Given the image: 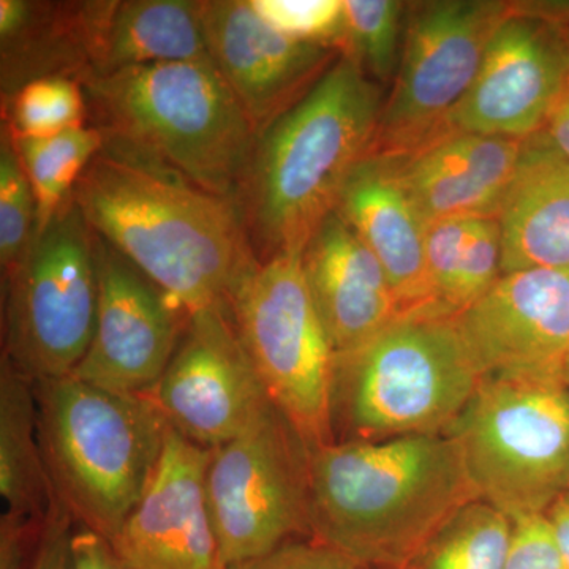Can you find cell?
Returning <instances> with one entry per match:
<instances>
[{
	"mask_svg": "<svg viewBox=\"0 0 569 569\" xmlns=\"http://www.w3.org/2000/svg\"><path fill=\"white\" fill-rule=\"evenodd\" d=\"M505 569H569L545 516L516 520Z\"/></svg>",
	"mask_w": 569,
	"mask_h": 569,
	"instance_id": "obj_33",
	"label": "cell"
},
{
	"mask_svg": "<svg viewBox=\"0 0 569 569\" xmlns=\"http://www.w3.org/2000/svg\"><path fill=\"white\" fill-rule=\"evenodd\" d=\"M550 533L569 568V489L561 493L545 515Z\"/></svg>",
	"mask_w": 569,
	"mask_h": 569,
	"instance_id": "obj_38",
	"label": "cell"
},
{
	"mask_svg": "<svg viewBox=\"0 0 569 569\" xmlns=\"http://www.w3.org/2000/svg\"><path fill=\"white\" fill-rule=\"evenodd\" d=\"M515 522L488 501L463 505L400 569H505Z\"/></svg>",
	"mask_w": 569,
	"mask_h": 569,
	"instance_id": "obj_26",
	"label": "cell"
},
{
	"mask_svg": "<svg viewBox=\"0 0 569 569\" xmlns=\"http://www.w3.org/2000/svg\"><path fill=\"white\" fill-rule=\"evenodd\" d=\"M511 9L505 0L408 3L399 69L369 153L406 157L451 132L449 119Z\"/></svg>",
	"mask_w": 569,
	"mask_h": 569,
	"instance_id": "obj_10",
	"label": "cell"
},
{
	"mask_svg": "<svg viewBox=\"0 0 569 569\" xmlns=\"http://www.w3.org/2000/svg\"><path fill=\"white\" fill-rule=\"evenodd\" d=\"M149 400L171 429L204 449L233 440L272 406L230 307L193 313Z\"/></svg>",
	"mask_w": 569,
	"mask_h": 569,
	"instance_id": "obj_13",
	"label": "cell"
},
{
	"mask_svg": "<svg viewBox=\"0 0 569 569\" xmlns=\"http://www.w3.org/2000/svg\"><path fill=\"white\" fill-rule=\"evenodd\" d=\"M71 569H126L110 541L91 530L74 529L71 537Z\"/></svg>",
	"mask_w": 569,
	"mask_h": 569,
	"instance_id": "obj_36",
	"label": "cell"
},
{
	"mask_svg": "<svg viewBox=\"0 0 569 569\" xmlns=\"http://www.w3.org/2000/svg\"><path fill=\"white\" fill-rule=\"evenodd\" d=\"M445 433L335 441L309 452L310 537L369 569H400L477 500Z\"/></svg>",
	"mask_w": 569,
	"mask_h": 569,
	"instance_id": "obj_2",
	"label": "cell"
},
{
	"mask_svg": "<svg viewBox=\"0 0 569 569\" xmlns=\"http://www.w3.org/2000/svg\"><path fill=\"white\" fill-rule=\"evenodd\" d=\"M3 126L17 138H44L88 126V103L81 82L41 78L22 86L2 103Z\"/></svg>",
	"mask_w": 569,
	"mask_h": 569,
	"instance_id": "obj_29",
	"label": "cell"
},
{
	"mask_svg": "<svg viewBox=\"0 0 569 569\" xmlns=\"http://www.w3.org/2000/svg\"><path fill=\"white\" fill-rule=\"evenodd\" d=\"M567 387L569 388V361H568V369H567Z\"/></svg>",
	"mask_w": 569,
	"mask_h": 569,
	"instance_id": "obj_40",
	"label": "cell"
},
{
	"mask_svg": "<svg viewBox=\"0 0 569 569\" xmlns=\"http://www.w3.org/2000/svg\"><path fill=\"white\" fill-rule=\"evenodd\" d=\"M336 212L376 254L402 316L443 313L427 272V223L402 181L399 157L367 153L343 183Z\"/></svg>",
	"mask_w": 569,
	"mask_h": 569,
	"instance_id": "obj_18",
	"label": "cell"
},
{
	"mask_svg": "<svg viewBox=\"0 0 569 569\" xmlns=\"http://www.w3.org/2000/svg\"><path fill=\"white\" fill-rule=\"evenodd\" d=\"M47 520L20 518L2 512L0 569H31Z\"/></svg>",
	"mask_w": 569,
	"mask_h": 569,
	"instance_id": "obj_34",
	"label": "cell"
},
{
	"mask_svg": "<svg viewBox=\"0 0 569 569\" xmlns=\"http://www.w3.org/2000/svg\"><path fill=\"white\" fill-rule=\"evenodd\" d=\"M497 219L503 274L569 271V160L541 130L523 140Z\"/></svg>",
	"mask_w": 569,
	"mask_h": 569,
	"instance_id": "obj_21",
	"label": "cell"
},
{
	"mask_svg": "<svg viewBox=\"0 0 569 569\" xmlns=\"http://www.w3.org/2000/svg\"><path fill=\"white\" fill-rule=\"evenodd\" d=\"M11 138L32 186L40 233L70 200L86 168L102 151L104 138L89 123L51 137Z\"/></svg>",
	"mask_w": 569,
	"mask_h": 569,
	"instance_id": "obj_27",
	"label": "cell"
},
{
	"mask_svg": "<svg viewBox=\"0 0 569 569\" xmlns=\"http://www.w3.org/2000/svg\"><path fill=\"white\" fill-rule=\"evenodd\" d=\"M253 9L284 36L339 48L343 0H250Z\"/></svg>",
	"mask_w": 569,
	"mask_h": 569,
	"instance_id": "obj_31",
	"label": "cell"
},
{
	"mask_svg": "<svg viewBox=\"0 0 569 569\" xmlns=\"http://www.w3.org/2000/svg\"><path fill=\"white\" fill-rule=\"evenodd\" d=\"M426 261L438 309L460 316L503 274L497 217H452L427 223Z\"/></svg>",
	"mask_w": 569,
	"mask_h": 569,
	"instance_id": "obj_25",
	"label": "cell"
},
{
	"mask_svg": "<svg viewBox=\"0 0 569 569\" xmlns=\"http://www.w3.org/2000/svg\"><path fill=\"white\" fill-rule=\"evenodd\" d=\"M96 253V329L71 376L108 391L148 396L173 359L189 317L97 234Z\"/></svg>",
	"mask_w": 569,
	"mask_h": 569,
	"instance_id": "obj_15",
	"label": "cell"
},
{
	"mask_svg": "<svg viewBox=\"0 0 569 569\" xmlns=\"http://www.w3.org/2000/svg\"><path fill=\"white\" fill-rule=\"evenodd\" d=\"M302 266L336 355L362 346L402 316L376 254L336 211L306 246Z\"/></svg>",
	"mask_w": 569,
	"mask_h": 569,
	"instance_id": "obj_19",
	"label": "cell"
},
{
	"mask_svg": "<svg viewBox=\"0 0 569 569\" xmlns=\"http://www.w3.org/2000/svg\"><path fill=\"white\" fill-rule=\"evenodd\" d=\"M91 2L0 0L2 103L28 82L91 74Z\"/></svg>",
	"mask_w": 569,
	"mask_h": 569,
	"instance_id": "obj_23",
	"label": "cell"
},
{
	"mask_svg": "<svg viewBox=\"0 0 569 569\" xmlns=\"http://www.w3.org/2000/svg\"><path fill=\"white\" fill-rule=\"evenodd\" d=\"M523 140L449 132L399 157L400 176L426 223L498 217Z\"/></svg>",
	"mask_w": 569,
	"mask_h": 569,
	"instance_id": "obj_20",
	"label": "cell"
},
{
	"mask_svg": "<svg viewBox=\"0 0 569 569\" xmlns=\"http://www.w3.org/2000/svg\"><path fill=\"white\" fill-rule=\"evenodd\" d=\"M71 198L93 233L187 317L230 307L258 261L234 201L132 153L103 146Z\"/></svg>",
	"mask_w": 569,
	"mask_h": 569,
	"instance_id": "obj_1",
	"label": "cell"
},
{
	"mask_svg": "<svg viewBox=\"0 0 569 569\" xmlns=\"http://www.w3.org/2000/svg\"><path fill=\"white\" fill-rule=\"evenodd\" d=\"M568 56H569V29H568ZM567 91H569V66H568V86Z\"/></svg>",
	"mask_w": 569,
	"mask_h": 569,
	"instance_id": "obj_39",
	"label": "cell"
},
{
	"mask_svg": "<svg viewBox=\"0 0 569 569\" xmlns=\"http://www.w3.org/2000/svg\"><path fill=\"white\" fill-rule=\"evenodd\" d=\"M568 29L569 2H512L449 130L515 140L542 130L567 91Z\"/></svg>",
	"mask_w": 569,
	"mask_h": 569,
	"instance_id": "obj_12",
	"label": "cell"
},
{
	"mask_svg": "<svg viewBox=\"0 0 569 569\" xmlns=\"http://www.w3.org/2000/svg\"><path fill=\"white\" fill-rule=\"evenodd\" d=\"M479 381L458 317L400 316L362 346L336 355V441L445 433Z\"/></svg>",
	"mask_w": 569,
	"mask_h": 569,
	"instance_id": "obj_6",
	"label": "cell"
},
{
	"mask_svg": "<svg viewBox=\"0 0 569 569\" xmlns=\"http://www.w3.org/2000/svg\"><path fill=\"white\" fill-rule=\"evenodd\" d=\"M37 236V203L6 126L0 134V266L2 279L24 260Z\"/></svg>",
	"mask_w": 569,
	"mask_h": 569,
	"instance_id": "obj_30",
	"label": "cell"
},
{
	"mask_svg": "<svg viewBox=\"0 0 569 569\" xmlns=\"http://www.w3.org/2000/svg\"><path fill=\"white\" fill-rule=\"evenodd\" d=\"M204 485L227 568L310 537L309 449L272 406L209 449Z\"/></svg>",
	"mask_w": 569,
	"mask_h": 569,
	"instance_id": "obj_11",
	"label": "cell"
},
{
	"mask_svg": "<svg viewBox=\"0 0 569 569\" xmlns=\"http://www.w3.org/2000/svg\"><path fill=\"white\" fill-rule=\"evenodd\" d=\"M230 313L272 407L309 452L335 443L336 351L310 295L302 253L257 261L236 288Z\"/></svg>",
	"mask_w": 569,
	"mask_h": 569,
	"instance_id": "obj_8",
	"label": "cell"
},
{
	"mask_svg": "<svg viewBox=\"0 0 569 569\" xmlns=\"http://www.w3.org/2000/svg\"><path fill=\"white\" fill-rule=\"evenodd\" d=\"M91 26L88 78L152 63L212 62L201 0H96Z\"/></svg>",
	"mask_w": 569,
	"mask_h": 569,
	"instance_id": "obj_22",
	"label": "cell"
},
{
	"mask_svg": "<svg viewBox=\"0 0 569 569\" xmlns=\"http://www.w3.org/2000/svg\"><path fill=\"white\" fill-rule=\"evenodd\" d=\"M227 569H369L312 537L290 539L263 556Z\"/></svg>",
	"mask_w": 569,
	"mask_h": 569,
	"instance_id": "obj_32",
	"label": "cell"
},
{
	"mask_svg": "<svg viewBox=\"0 0 569 569\" xmlns=\"http://www.w3.org/2000/svg\"><path fill=\"white\" fill-rule=\"evenodd\" d=\"M407 7V2L399 0H343L340 51L377 84L395 81L402 54Z\"/></svg>",
	"mask_w": 569,
	"mask_h": 569,
	"instance_id": "obj_28",
	"label": "cell"
},
{
	"mask_svg": "<svg viewBox=\"0 0 569 569\" xmlns=\"http://www.w3.org/2000/svg\"><path fill=\"white\" fill-rule=\"evenodd\" d=\"M0 496L3 512L47 520L56 496L41 451L33 381L2 359L0 370Z\"/></svg>",
	"mask_w": 569,
	"mask_h": 569,
	"instance_id": "obj_24",
	"label": "cell"
},
{
	"mask_svg": "<svg viewBox=\"0 0 569 569\" xmlns=\"http://www.w3.org/2000/svg\"><path fill=\"white\" fill-rule=\"evenodd\" d=\"M458 323L481 378L567 385L569 271L501 274Z\"/></svg>",
	"mask_w": 569,
	"mask_h": 569,
	"instance_id": "obj_14",
	"label": "cell"
},
{
	"mask_svg": "<svg viewBox=\"0 0 569 569\" xmlns=\"http://www.w3.org/2000/svg\"><path fill=\"white\" fill-rule=\"evenodd\" d=\"M445 436L478 498L512 522L545 516L569 489V388L481 378Z\"/></svg>",
	"mask_w": 569,
	"mask_h": 569,
	"instance_id": "obj_7",
	"label": "cell"
},
{
	"mask_svg": "<svg viewBox=\"0 0 569 569\" xmlns=\"http://www.w3.org/2000/svg\"><path fill=\"white\" fill-rule=\"evenodd\" d=\"M73 523L67 509L56 501L48 516L31 569H71Z\"/></svg>",
	"mask_w": 569,
	"mask_h": 569,
	"instance_id": "obj_35",
	"label": "cell"
},
{
	"mask_svg": "<svg viewBox=\"0 0 569 569\" xmlns=\"http://www.w3.org/2000/svg\"><path fill=\"white\" fill-rule=\"evenodd\" d=\"M41 451L56 500L108 541L148 489L168 425L149 397L67 376L37 381Z\"/></svg>",
	"mask_w": 569,
	"mask_h": 569,
	"instance_id": "obj_5",
	"label": "cell"
},
{
	"mask_svg": "<svg viewBox=\"0 0 569 569\" xmlns=\"http://www.w3.org/2000/svg\"><path fill=\"white\" fill-rule=\"evenodd\" d=\"M209 449L168 426L162 458L110 545L126 569H227L208 497Z\"/></svg>",
	"mask_w": 569,
	"mask_h": 569,
	"instance_id": "obj_17",
	"label": "cell"
},
{
	"mask_svg": "<svg viewBox=\"0 0 569 569\" xmlns=\"http://www.w3.org/2000/svg\"><path fill=\"white\" fill-rule=\"evenodd\" d=\"M3 280V358L37 381L71 376L99 310L96 234L70 198Z\"/></svg>",
	"mask_w": 569,
	"mask_h": 569,
	"instance_id": "obj_9",
	"label": "cell"
},
{
	"mask_svg": "<svg viewBox=\"0 0 569 569\" xmlns=\"http://www.w3.org/2000/svg\"><path fill=\"white\" fill-rule=\"evenodd\" d=\"M81 86L104 146L236 203L258 134L212 62L130 67Z\"/></svg>",
	"mask_w": 569,
	"mask_h": 569,
	"instance_id": "obj_4",
	"label": "cell"
},
{
	"mask_svg": "<svg viewBox=\"0 0 569 569\" xmlns=\"http://www.w3.org/2000/svg\"><path fill=\"white\" fill-rule=\"evenodd\" d=\"M569 160V91H565L541 130Z\"/></svg>",
	"mask_w": 569,
	"mask_h": 569,
	"instance_id": "obj_37",
	"label": "cell"
},
{
	"mask_svg": "<svg viewBox=\"0 0 569 569\" xmlns=\"http://www.w3.org/2000/svg\"><path fill=\"white\" fill-rule=\"evenodd\" d=\"M381 86L340 54L321 80L258 133L236 204L258 261L302 253L370 152Z\"/></svg>",
	"mask_w": 569,
	"mask_h": 569,
	"instance_id": "obj_3",
	"label": "cell"
},
{
	"mask_svg": "<svg viewBox=\"0 0 569 569\" xmlns=\"http://www.w3.org/2000/svg\"><path fill=\"white\" fill-rule=\"evenodd\" d=\"M209 56L257 134L331 69L339 48L284 36L250 0H201Z\"/></svg>",
	"mask_w": 569,
	"mask_h": 569,
	"instance_id": "obj_16",
	"label": "cell"
}]
</instances>
